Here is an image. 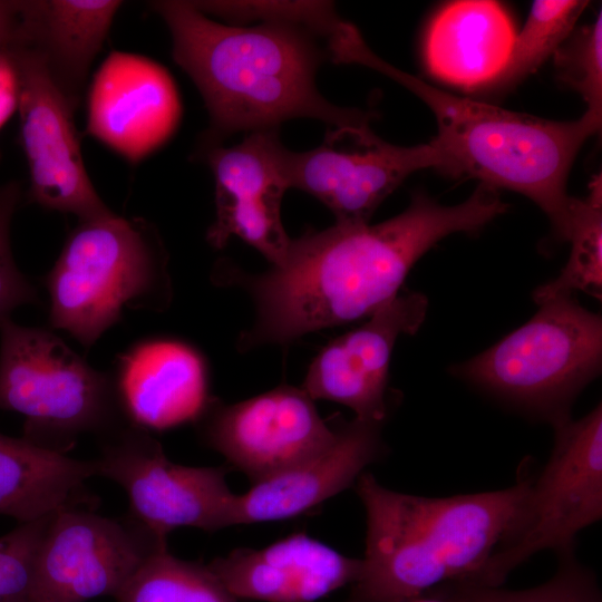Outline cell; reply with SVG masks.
Segmentation results:
<instances>
[{
    "label": "cell",
    "mask_w": 602,
    "mask_h": 602,
    "mask_svg": "<svg viewBox=\"0 0 602 602\" xmlns=\"http://www.w3.org/2000/svg\"><path fill=\"white\" fill-rule=\"evenodd\" d=\"M116 602H239L207 565L167 548L151 555L115 596Z\"/></svg>",
    "instance_id": "cb8c5ba5"
},
{
    "label": "cell",
    "mask_w": 602,
    "mask_h": 602,
    "mask_svg": "<svg viewBox=\"0 0 602 602\" xmlns=\"http://www.w3.org/2000/svg\"><path fill=\"white\" fill-rule=\"evenodd\" d=\"M21 198L19 183L0 185V318L20 305L39 302L36 288L19 271L10 244V224Z\"/></svg>",
    "instance_id": "f546056e"
},
{
    "label": "cell",
    "mask_w": 602,
    "mask_h": 602,
    "mask_svg": "<svg viewBox=\"0 0 602 602\" xmlns=\"http://www.w3.org/2000/svg\"><path fill=\"white\" fill-rule=\"evenodd\" d=\"M0 410L25 416V439L65 455L82 434L103 439L129 424L111 375L49 330L10 315L0 318Z\"/></svg>",
    "instance_id": "8992f818"
},
{
    "label": "cell",
    "mask_w": 602,
    "mask_h": 602,
    "mask_svg": "<svg viewBox=\"0 0 602 602\" xmlns=\"http://www.w3.org/2000/svg\"><path fill=\"white\" fill-rule=\"evenodd\" d=\"M206 565L237 600L314 602L351 585L362 562L295 533L263 548H235Z\"/></svg>",
    "instance_id": "d6986e66"
},
{
    "label": "cell",
    "mask_w": 602,
    "mask_h": 602,
    "mask_svg": "<svg viewBox=\"0 0 602 602\" xmlns=\"http://www.w3.org/2000/svg\"><path fill=\"white\" fill-rule=\"evenodd\" d=\"M168 284L164 249L147 222L114 212L79 221L45 279L49 323L88 348L125 309L164 307Z\"/></svg>",
    "instance_id": "5b68a950"
},
{
    "label": "cell",
    "mask_w": 602,
    "mask_h": 602,
    "mask_svg": "<svg viewBox=\"0 0 602 602\" xmlns=\"http://www.w3.org/2000/svg\"><path fill=\"white\" fill-rule=\"evenodd\" d=\"M557 76L586 105L585 114L602 120V16L573 30L554 54Z\"/></svg>",
    "instance_id": "4316f807"
},
{
    "label": "cell",
    "mask_w": 602,
    "mask_h": 602,
    "mask_svg": "<svg viewBox=\"0 0 602 602\" xmlns=\"http://www.w3.org/2000/svg\"><path fill=\"white\" fill-rule=\"evenodd\" d=\"M203 443L252 484L275 475L326 447L337 436L302 388L280 386L226 405L212 398L196 423Z\"/></svg>",
    "instance_id": "4fadbf2b"
},
{
    "label": "cell",
    "mask_w": 602,
    "mask_h": 602,
    "mask_svg": "<svg viewBox=\"0 0 602 602\" xmlns=\"http://www.w3.org/2000/svg\"><path fill=\"white\" fill-rule=\"evenodd\" d=\"M567 241L571 254L561 274L534 291L537 304L560 295L584 291L601 295L602 287V179L595 175L589 193L571 198Z\"/></svg>",
    "instance_id": "603a6c76"
},
{
    "label": "cell",
    "mask_w": 602,
    "mask_h": 602,
    "mask_svg": "<svg viewBox=\"0 0 602 602\" xmlns=\"http://www.w3.org/2000/svg\"><path fill=\"white\" fill-rule=\"evenodd\" d=\"M94 460H80L0 434V515L31 522L72 507L94 508L86 482Z\"/></svg>",
    "instance_id": "7402d4cb"
},
{
    "label": "cell",
    "mask_w": 602,
    "mask_h": 602,
    "mask_svg": "<svg viewBox=\"0 0 602 602\" xmlns=\"http://www.w3.org/2000/svg\"><path fill=\"white\" fill-rule=\"evenodd\" d=\"M554 445L543 470L533 475L523 515L474 574L473 583L501 586L532 555L574 553L575 536L602 516V408L553 425Z\"/></svg>",
    "instance_id": "ba28073f"
},
{
    "label": "cell",
    "mask_w": 602,
    "mask_h": 602,
    "mask_svg": "<svg viewBox=\"0 0 602 602\" xmlns=\"http://www.w3.org/2000/svg\"><path fill=\"white\" fill-rule=\"evenodd\" d=\"M18 80L20 142L29 172L28 198L42 208L70 213L79 221L113 213L85 167L75 110L31 47L4 48Z\"/></svg>",
    "instance_id": "8fae6325"
},
{
    "label": "cell",
    "mask_w": 602,
    "mask_h": 602,
    "mask_svg": "<svg viewBox=\"0 0 602 602\" xmlns=\"http://www.w3.org/2000/svg\"><path fill=\"white\" fill-rule=\"evenodd\" d=\"M182 105L158 62L113 51L96 71L87 99L86 132L129 163H138L175 133Z\"/></svg>",
    "instance_id": "2e32d148"
},
{
    "label": "cell",
    "mask_w": 602,
    "mask_h": 602,
    "mask_svg": "<svg viewBox=\"0 0 602 602\" xmlns=\"http://www.w3.org/2000/svg\"><path fill=\"white\" fill-rule=\"evenodd\" d=\"M583 0H537L515 38L505 67L489 88L508 89L553 57L588 7Z\"/></svg>",
    "instance_id": "d4e9b609"
},
{
    "label": "cell",
    "mask_w": 602,
    "mask_h": 602,
    "mask_svg": "<svg viewBox=\"0 0 602 602\" xmlns=\"http://www.w3.org/2000/svg\"><path fill=\"white\" fill-rule=\"evenodd\" d=\"M554 575L545 583L525 590H506L466 580H453L425 594L446 602H602L593 571L581 564L574 553L557 556Z\"/></svg>",
    "instance_id": "484cf974"
},
{
    "label": "cell",
    "mask_w": 602,
    "mask_h": 602,
    "mask_svg": "<svg viewBox=\"0 0 602 602\" xmlns=\"http://www.w3.org/2000/svg\"><path fill=\"white\" fill-rule=\"evenodd\" d=\"M18 108V80L6 49L0 50V129Z\"/></svg>",
    "instance_id": "4dcf8cb0"
},
{
    "label": "cell",
    "mask_w": 602,
    "mask_h": 602,
    "mask_svg": "<svg viewBox=\"0 0 602 602\" xmlns=\"http://www.w3.org/2000/svg\"><path fill=\"white\" fill-rule=\"evenodd\" d=\"M482 222L474 200L441 205L417 192L404 212L381 223H336L291 239L278 264L240 280L256 303L255 323L240 338V348L287 343L369 317L399 293L431 246L453 233L477 231Z\"/></svg>",
    "instance_id": "6da1fadb"
},
{
    "label": "cell",
    "mask_w": 602,
    "mask_h": 602,
    "mask_svg": "<svg viewBox=\"0 0 602 602\" xmlns=\"http://www.w3.org/2000/svg\"><path fill=\"white\" fill-rule=\"evenodd\" d=\"M427 298L398 293L360 327L330 341L312 360L301 388L313 400L342 404L356 418L383 424L389 410L388 369L401 334H412L425 320Z\"/></svg>",
    "instance_id": "9a60e30c"
},
{
    "label": "cell",
    "mask_w": 602,
    "mask_h": 602,
    "mask_svg": "<svg viewBox=\"0 0 602 602\" xmlns=\"http://www.w3.org/2000/svg\"><path fill=\"white\" fill-rule=\"evenodd\" d=\"M118 0L17 1L11 45L37 50L76 111L88 71L123 6ZM10 45V46H11Z\"/></svg>",
    "instance_id": "ffe728a7"
},
{
    "label": "cell",
    "mask_w": 602,
    "mask_h": 602,
    "mask_svg": "<svg viewBox=\"0 0 602 602\" xmlns=\"http://www.w3.org/2000/svg\"><path fill=\"white\" fill-rule=\"evenodd\" d=\"M281 168L289 188L323 203L336 223H368L377 207L412 173L441 169L429 142L398 146L378 137L371 127L330 129L324 142L307 152L281 149Z\"/></svg>",
    "instance_id": "7c38bea8"
},
{
    "label": "cell",
    "mask_w": 602,
    "mask_h": 602,
    "mask_svg": "<svg viewBox=\"0 0 602 602\" xmlns=\"http://www.w3.org/2000/svg\"><path fill=\"white\" fill-rule=\"evenodd\" d=\"M409 602H446L439 598H436V596H431V595H427V594H424L419 598H416Z\"/></svg>",
    "instance_id": "d6a6232c"
},
{
    "label": "cell",
    "mask_w": 602,
    "mask_h": 602,
    "mask_svg": "<svg viewBox=\"0 0 602 602\" xmlns=\"http://www.w3.org/2000/svg\"><path fill=\"white\" fill-rule=\"evenodd\" d=\"M205 14L233 21L284 22L327 38L341 19L328 1H192Z\"/></svg>",
    "instance_id": "83f0119b"
},
{
    "label": "cell",
    "mask_w": 602,
    "mask_h": 602,
    "mask_svg": "<svg viewBox=\"0 0 602 602\" xmlns=\"http://www.w3.org/2000/svg\"><path fill=\"white\" fill-rule=\"evenodd\" d=\"M340 62L359 64L392 78L430 108L437 124L430 143L439 152L441 172L523 194L547 215L556 235L566 240L572 198L566 193L569 174L601 120L585 113L576 120L543 119L453 95L388 64L359 32L342 45Z\"/></svg>",
    "instance_id": "277c9868"
},
{
    "label": "cell",
    "mask_w": 602,
    "mask_h": 602,
    "mask_svg": "<svg viewBox=\"0 0 602 602\" xmlns=\"http://www.w3.org/2000/svg\"><path fill=\"white\" fill-rule=\"evenodd\" d=\"M17 23V1H0V50L12 43Z\"/></svg>",
    "instance_id": "1f68e13d"
},
{
    "label": "cell",
    "mask_w": 602,
    "mask_h": 602,
    "mask_svg": "<svg viewBox=\"0 0 602 602\" xmlns=\"http://www.w3.org/2000/svg\"><path fill=\"white\" fill-rule=\"evenodd\" d=\"M149 6L166 23L173 59L193 80L208 111L205 147L236 132L278 130L294 118L321 120L330 129L370 127L371 113L337 106L318 90L315 74L329 54L314 32L284 22L221 23L192 1Z\"/></svg>",
    "instance_id": "7a4b0ae2"
},
{
    "label": "cell",
    "mask_w": 602,
    "mask_h": 602,
    "mask_svg": "<svg viewBox=\"0 0 602 602\" xmlns=\"http://www.w3.org/2000/svg\"><path fill=\"white\" fill-rule=\"evenodd\" d=\"M515 30L495 1H454L433 19L425 60L438 79L457 87H488L506 65Z\"/></svg>",
    "instance_id": "44dd1931"
},
{
    "label": "cell",
    "mask_w": 602,
    "mask_h": 602,
    "mask_svg": "<svg viewBox=\"0 0 602 602\" xmlns=\"http://www.w3.org/2000/svg\"><path fill=\"white\" fill-rule=\"evenodd\" d=\"M96 476L118 484L128 514L167 538L178 527L215 532L234 525L236 494L226 483L229 467H193L172 462L149 431L130 424L100 439Z\"/></svg>",
    "instance_id": "9c48e42d"
},
{
    "label": "cell",
    "mask_w": 602,
    "mask_h": 602,
    "mask_svg": "<svg viewBox=\"0 0 602 602\" xmlns=\"http://www.w3.org/2000/svg\"><path fill=\"white\" fill-rule=\"evenodd\" d=\"M111 376L126 420L146 431L197 423L212 400L202 356L175 339L133 344L118 357Z\"/></svg>",
    "instance_id": "ac0fdd59"
},
{
    "label": "cell",
    "mask_w": 602,
    "mask_h": 602,
    "mask_svg": "<svg viewBox=\"0 0 602 602\" xmlns=\"http://www.w3.org/2000/svg\"><path fill=\"white\" fill-rule=\"evenodd\" d=\"M283 145L278 130L250 133L234 146L206 147L215 179L216 220L207 231L214 247L237 236L272 265L285 255L291 239L281 222V202L289 188L281 168Z\"/></svg>",
    "instance_id": "5bb4252c"
},
{
    "label": "cell",
    "mask_w": 602,
    "mask_h": 602,
    "mask_svg": "<svg viewBox=\"0 0 602 602\" xmlns=\"http://www.w3.org/2000/svg\"><path fill=\"white\" fill-rule=\"evenodd\" d=\"M50 515L0 536V602H31L35 560Z\"/></svg>",
    "instance_id": "f1b7e54d"
},
{
    "label": "cell",
    "mask_w": 602,
    "mask_h": 602,
    "mask_svg": "<svg viewBox=\"0 0 602 602\" xmlns=\"http://www.w3.org/2000/svg\"><path fill=\"white\" fill-rule=\"evenodd\" d=\"M528 466L504 489L424 497L357 479L366 512V551L344 602H409L478 571L518 525L530 494Z\"/></svg>",
    "instance_id": "3957f363"
},
{
    "label": "cell",
    "mask_w": 602,
    "mask_h": 602,
    "mask_svg": "<svg viewBox=\"0 0 602 602\" xmlns=\"http://www.w3.org/2000/svg\"><path fill=\"white\" fill-rule=\"evenodd\" d=\"M167 548L128 513L106 517L72 507L50 515L39 544L31 602H87L115 598L138 567Z\"/></svg>",
    "instance_id": "30bf717a"
},
{
    "label": "cell",
    "mask_w": 602,
    "mask_h": 602,
    "mask_svg": "<svg viewBox=\"0 0 602 602\" xmlns=\"http://www.w3.org/2000/svg\"><path fill=\"white\" fill-rule=\"evenodd\" d=\"M381 426L337 419L328 447L236 495L234 525L292 518L352 486L386 454Z\"/></svg>",
    "instance_id": "e0dca14e"
},
{
    "label": "cell",
    "mask_w": 602,
    "mask_h": 602,
    "mask_svg": "<svg viewBox=\"0 0 602 602\" xmlns=\"http://www.w3.org/2000/svg\"><path fill=\"white\" fill-rule=\"evenodd\" d=\"M540 305L525 324L454 372L553 426L571 417L572 401L600 372L602 319L573 294Z\"/></svg>",
    "instance_id": "52a82bcc"
}]
</instances>
